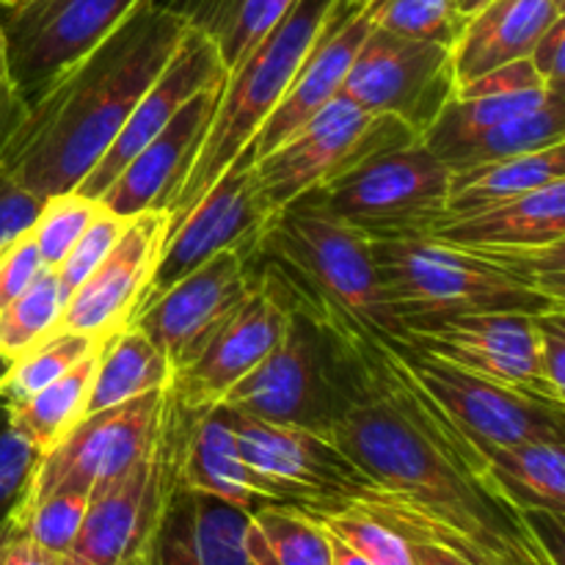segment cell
I'll return each instance as SVG.
<instances>
[{
  "label": "cell",
  "instance_id": "6da1fadb",
  "mask_svg": "<svg viewBox=\"0 0 565 565\" xmlns=\"http://www.w3.org/2000/svg\"><path fill=\"white\" fill-rule=\"evenodd\" d=\"M331 337L342 401L329 439L375 483L348 508L472 565H563L539 522L491 489L472 441L406 373L395 345Z\"/></svg>",
  "mask_w": 565,
  "mask_h": 565
},
{
  "label": "cell",
  "instance_id": "7a4b0ae2",
  "mask_svg": "<svg viewBox=\"0 0 565 565\" xmlns=\"http://www.w3.org/2000/svg\"><path fill=\"white\" fill-rule=\"evenodd\" d=\"M185 31L180 17L141 0L86 61L28 108L0 169L42 199L75 191L108 152Z\"/></svg>",
  "mask_w": 565,
  "mask_h": 565
},
{
  "label": "cell",
  "instance_id": "3957f363",
  "mask_svg": "<svg viewBox=\"0 0 565 565\" xmlns=\"http://www.w3.org/2000/svg\"><path fill=\"white\" fill-rule=\"evenodd\" d=\"M254 265L276 276L287 301L340 340L403 345L397 315L370 243L329 213L318 191L292 199L265 226Z\"/></svg>",
  "mask_w": 565,
  "mask_h": 565
},
{
  "label": "cell",
  "instance_id": "277c9868",
  "mask_svg": "<svg viewBox=\"0 0 565 565\" xmlns=\"http://www.w3.org/2000/svg\"><path fill=\"white\" fill-rule=\"evenodd\" d=\"M334 3L337 0H296L287 14L226 72L224 92L204 136L202 152L171 204V224L180 221L224 174L226 166L248 147L318 42Z\"/></svg>",
  "mask_w": 565,
  "mask_h": 565
},
{
  "label": "cell",
  "instance_id": "5b68a950",
  "mask_svg": "<svg viewBox=\"0 0 565 565\" xmlns=\"http://www.w3.org/2000/svg\"><path fill=\"white\" fill-rule=\"evenodd\" d=\"M370 254L406 329L456 315H541L565 309L478 248L419 237L370 243Z\"/></svg>",
  "mask_w": 565,
  "mask_h": 565
},
{
  "label": "cell",
  "instance_id": "8992f818",
  "mask_svg": "<svg viewBox=\"0 0 565 565\" xmlns=\"http://www.w3.org/2000/svg\"><path fill=\"white\" fill-rule=\"evenodd\" d=\"M423 141L419 132L390 114H367L337 94L285 143L252 166L254 185L270 215L292 199L331 185L364 160Z\"/></svg>",
  "mask_w": 565,
  "mask_h": 565
},
{
  "label": "cell",
  "instance_id": "52a82bcc",
  "mask_svg": "<svg viewBox=\"0 0 565 565\" xmlns=\"http://www.w3.org/2000/svg\"><path fill=\"white\" fill-rule=\"evenodd\" d=\"M450 171L425 147L381 152L345 177L320 188V199L340 224L367 243L430 237L447 215Z\"/></svg>",
  "mask_w": 565,
  "mask_h": 565
},
{
  "label": "cell",
  "instance_id": "ba28073f",
  "mask_svg": "<svg viewBox=\"0 0 565 565\" xmlns=\"http://www.w3.org/2000/svg\"><path fill=\"white\" fill-rule=\"evenodd\" d=\"M340 401V353L334 337L290 303V323L279 345L237 381L221 403L265 423L329 436Z\"/></svg>",
  "mask_w": 565,
  "mask_h": 565
},
{
  "label": "cell",
  "instance_id": "9c48e42d",
  "mask_svg": "<svg viewBox=\"0 0 565 565\" xmlns=\"http://www.w3.org/2000/svg\"><path fill=\"white\" fill-rule=\"evenodd\" d=\"M395 353L406 373L472 445H565V403L483 379L412 345H395Z\"/></svg>",
  "mask_w": 565,
  "mask_h": 565
},
{
  "label": "cell",
  "instance_id": "30bf717a",
  "mask_svg": "<svg viewBox=\"0 0 565 565\" xmlns=\"http://www.w3.org/2000/svg\"><path fill=\"white\" fill-rule=\"evenodd\" d=\"M224 412L243 461L259 475L276 505L307 513L340 511L375 486L329 436L265 423L226 406Z\"/></svg>",
  "mask_w": 565,
  "mask_h": 565
},
{
  "label": "cell",
  "instance_id": "8fae6325",
  "mask_svg": "<svg viewBox=\"0 0 565 565\" xmlns=\"http://www.w3.org/2000/svg\"><path fill=\"white\" fill-rule=\"evenodd\" d=\"M141 0H17L0 31L17 92L31 108L86 61Z\"/></svg>",
  "mask_w": 565,
  "mask_h": 565
},
{
  "label": "cell",
  "instance_id": "7c38bea8",
  "mask_svg": "<svg viewBox=\"0 0 565 565\" xmlns=\"http://www.w3.org/2000/svg\"><path fill=\"white\" fill-rule=\"evenodd\" d=\"M166 412L169 390H152L119 406L86 414L39 458L25 502L53 491H83L88 497L103 491L154 450L163 436Z\"/></svg>",
  "mask_w": 565,
  "mask_h": 565
},
{
  "label": "cell",
  "instance_id": "4fadbf2b",
  "mask_svg": "<svg viewBox=\"0 0 565 565\" xmlns=\"http://www.w3.org/2000/svg\"><path fill=\"white\" fill-rule=\"evenodd\" d=\"M456 88L452 47L373 25L356 50L340 94L367 114L397 116L423 138Z\"/></svg>",
  "mask_w": 565,
  "mask_h": 565
},
{
  "label": "cell",
  "instance_id": "5bb4252c",
  "mask_svg": "<svg viewBox=\"0 0 565 565\" xmlns=\"http://www.w3.org/2000/svg\"><path fill=\"white\" fill-rule=\"evenodd\" d=\"M252 166V158L246 152L237 154L226 166L224 174L191 204V210L169 226L158 268L147 285L138 315L149 303L158 301L182 276L196 270L199 265H204L224 248H237L254 259L259 237L274 215L265 210L263 199H259Z\"/></svg>",
  "mask_w": 565,
  "mask_h": 565
},
{
  "label": "cell",
  "instance_id": "9a60e30c",
  "mask_svg": "<svg viewBox=\"0 0 565 565\" xmlns=\"http://www.w3.org/2000/svg\"><path fill=\"white\" fill-rule=\"evenodd\" d=\"M174 491L166 428L154 450L119 480L88 497V511L58 565H136L152 561V541Z\"/></svg>",
  "mask_w": 565,
  "mask_h": 565
},
{
  "label": "cell",
  "instance_id": "2e32d148",
  "mask_svg": "<svg viewBox=\"0 0 565 565\" xmlns=\"http://www.w3.org/2000/svg\"><path fill=\"white\" fill-rule=\"evenodd\" d=\"M257 279L241 307L204 345V351L174 373L169 397L182 408L215 406L226 392L246 379L285 337L290 323V301L270 270L254 265Z\"/></svg>",
  "mask_w": 565,
  "mask_h": 565
},
{
  "label": "cell",
  "instance_id": "e0dca14e",
  "mask_svg": "<svg viewBox=\"0 0 565 565\" xmlns=\"http://www.w3.org/2000/svg\"><path fill=\"white\" fill-rule=\"evenodd\" d=\"M254 279L257 270L252 257L237 248H224L171 285L132 323L160 348L171 370L180 373L241 307Z\"/></svg>",
  "mask_w": 565,
  "mask_h": 565
},
{
  "label": "cell",
  "instance_id": "ac0fdd59",
  "mask_svg": "<svg viewBox=\"0 0 565 565\" xmlns=\"http://www.w3.org/2000/svg\"><path fill=\"white\" fill-rule=\"evenodd\" d=\"M403 345L434 353L483 379L565 403L541 379L535 315L486 312L423 320L408 326Z\"/></svg>",
  "mask_w": 565,
  "mask_h": 565
},
{
  "label": "cell",
  "instance_id": "d6986e66",
  "mask_svg": "<svg viewBox=\"0 0 565 565\" xmlns=\"http://www.w3.org/2000/svg\"><path fill=\"white\" fill-rule=\"evenodd\" d=\"M169 224V210H143L130 215L108 257L81 281V287H75L58 329L92 340H108L130 326L158 268Z\"/></svg>",
  "mask_w": 565,
  "mask_h": 565
},
{
  "label": "cell",
  "instance_id": "ffe728a7",
  "mask_svg": "<svg viewBox=\"0 0 565 565\" xmlns=\"http://www.w3.org/2000/svg\"><path fill=\"white\" fill-rule=\"evenodd\" d=\"M226 66L221 61L218 50L213 47L204 33L188 28L185 36H182L180 47L174 50L169 64L163 66L158 77H154L152 86L141 94V99L136 103V108L130 110V116L125 119L121 130L116 132L114 143L108 147V152L97 160L92 171L83 177L81 185L75 188L81 196L94 199L99 202V196L105 193V188L121 174L127 163L163 130L171 121V116L188 103L196 92H202L204 86L215 81H224Z\"/></svg>",
  "mask_w": 565,
  "mask_h": 565
},
{
  "label": "cell",
  "instance_id": "44dd1931",
  "mask_svg": "<svg viewBox=\"0 0 565 565\" xmlns=\"http://www.w3.org/2000/svg\"><path fill=\"white\" fill-rule=\"evenodd\" d=\"M224 81H215L193 94L169 125L121 169V174L105 188L99 204L116 215L143 213V210H169L185 182L188 171L202 152L204 136L218 108Z\"/></svg>",
  "mask_w": 565,
  "mask_h": 565
},
{
  "label": "cell",
  "instance_id": "7402d4cb",
  "mask_svg": "<svg viewBox=\"0 0 565 565\" xmlns=\"http://www.w3.org/2000/svg\"><path fill=\"white\" fill-rule=\"evenodd\" d=\"M166 439L174 467V486L188 491L218 497L241 511L270 505V497L259 475L243 461L235 434L221 403L204 408H182L169 397Z\"/></svg>",
  "mask_w": 565,
  "mask_h": 565
},
{
  "label": "cell",
  "instance_id": "603a6c76",
  "mask_svg": "<svg viewBox=\"0 0 565 565\" xmlns=\"http://www.w3.org/2000/svg\"><path fill=\"white\" fill-rule=\"evenodd\" d=\"M370 28H373V22L364 11L353 9L345 0H337L318 42L312 44L303 64L298 66L287 92L281 94L276 108L270 110L263 127L254 132L248 147L243 149L252 158V163L274 152L279 143H285L292 132L301 130L318 110H323L342 92V81H345L348 70L356 58V50L362 47Z\"/></svg>",
  "mask_w": 565,
  "mask_h": 565
},
{
  "label": "cell",
  "instance_id": "cb8c5ba5",
  "mask_svg": "<svg viewBox=\"0 0 565 565\" xmlns=\"http://www.w3.org/2000/svg\"><path fill=\"white\" fill-rule=\"evenodd\" d=\"M246 524L241 508L174 486L152 541V565H252Z\"/></svg>",
  "mask_w": 565,
  "mask_h": 565
},
{
  "label": "cell",
  "instance_id": "d4e9b609",
  "mask_svg": "<svg viewBox=\"0 0 565 565\" xmlns=\"http://www.w3.org/2000/svg\"><path fill=\"white\" fill-rule=\"evenodd\" d=\"M552 94L565 92H550L530 58L511 61L458 86L439 119L423 132V143L436 154L489 127L544 108Z\"/></svg>",
  "mask_w": 565,
  "mask_h": 565
},
{
  "label": "cell",
  "instance_id": "484cf974",
  "mask_svg": "<svg viewBox=\"0 0 565 565\" xmlns=\"http://www.w3.org/2000/svg\"><path fill=\"white\" fill-rule=\"evenodd\" d=\"M565 17V0H489L463 22L452 44L456 83L475 81L511 61L530 58L535 42Z\"/></svg>",
  "mask_w": 565,
  "mask_h": 565
},
{
  "label": "cell",
  "instance_id": "4316f807",
  "mask_svg": "<svg viewBox=\"0 0 565 565\" xmlns=\"http://www.w3.org/2000/svg\"><path fill=\"white\" fill-rule=\"evenodd\" d=\"M430 237L463 248L546 246L565 241V180L480 213L445 218Z\"/></svg>",
  "mask_w": 565,
  "mask_h": 565
},
{
  "label": "cell",
  "instance_id": "83f0119b",
  "mask_svg": "<svg viewBox=\"0 0 565 565\" xmlns=\"http://www.w3.org/2000/svg\"><path fill=\"white\" fill-rule=\"evenodd\" d=\"M491 489L530 519H544L563 530L565 522V445H475Z\"/></svg>",
  "mask_w": 565,
  "mask_h": 565
},
{
  "label": "cell",
  "instance_id": "f1b7e54d",
  "mask_svg": "<svg viewBox=\"0 0 565 565\" xmlns=\"http://www.w3.org/2000/svg\"><path fill=\"white\" fill-rule=\"evenodd\" d=\"M557 180H565V141L539 149V152L450 171L445 218L480 213V210L511 202V199L539 191Z\"/></svg>",
  "mask_w": 565,
  "mask_h": 565
},
{
  "label": "cell",
  "instance_id": "f546056e",
  "mask_svg": "<svg viewBox=\"0 0 565 565\" xmlns=\"http://www.w3.org/2000/svg\"><path fill=\"white\" fill-rule=\"evenodd\" d=\"M171 379L174 370L160 348L136 323L125 326L99 345L86 414L119 406L152 390H169Z\"/></svg>",
  "mask_w": 565,
  "mask_h": 565
},
{
  "label": "cell",
  "instance_id": "4dcf8cb0",
  "mask_svg": "<svg viewBox=\"0 0 565 565\" xmlns=\"http://www.w3.org/2000/svg\"><path fill=\"white\" fill-rule=\"evenodd\" d=\"M188 28L204 33L226 72L287 14L296 0H154Z\"/></svg>",
  "mask_w": 565,
  "mask_h": 565
},
{
  "label": "cell",
  "instance_id": "1f68e13d",
  "mask_svg": "<svg viewBox=\"0 0 565 565\" xmlns=\"http://www.w3.org/2000/svg\"><path fill=\"white\" fill-rule=\"evenodd\" d=\"M565 141V94H552L544 108L516 116L511 121L489 127L478 136L458 141L436 152L447 171H463L472 166L494 163V160L516 158V154L539 152Z\"/></svg>",
  "mask_w": 565,
  "mask_h": 565
},
{
  "label": "cell",
  "instance_id": "d6a6232c",
  "mask_svg": "<svg viewBox=\"0 0 565 565\" xmlns=\"http://www.w3.org/2000/svg\"><path fill=\"white\" fill-rule=\"evenodd\" d=\"M103 345V342H99ZM99 345L86 359L66 370L61 379L39 390L28 401L9 408V419L22 439L31 441L39 452H50L83 417H86L88 392L97 370Z\"/></svg>",
  "mask_w": 565,
  "mask_h": 565
},
{
  "label": "cell",
  "instance_id": "836d02e7",
  "mask_svg": "<svg viewBox=\"0 0 565 565\" xmlns=\"http://www.w3.org/2000/svg\"><path fill=\"white\" fill-rule=\"evenodd\" d=\"M243 544L252 565H331V535L309 513L290 505L254 508Z\"/></svg>",
  "mask_w": 565,
  "mask_h": 565
},
{
  "label": "cell",
  "instance_id": "e575fe53",
  "mask_svg": "<svg viewBox=\"0 0 565 565\" xmlns=\"http://www.w3.org/2000/svg\"><path fill=\"white\" fill-rule=\"evenodd\" d=\"M99 342L103 340L55 329L53 334H47L17 359L6 362V367L0 370V403L11 408L28 401L39 390L61 379L66 370L75 367L81 359H86Z\"/></svg>",
  "mask_w": 565,
  "mask_h": 565
},
{
  "label": "cell",
  "instance_id": "d590c367",
  "mask_svg": "<svg viewBox=\"0 0 565 565\" xmlns=\"http://www.w3.org/2000/svg\"><path fill=\"white\" fill-rule=\"evenodd\" d=\"M66 301L70 292L61 285L58 270L44 265L31 287L0 312V362H11L39 340L53 334Z\"/></svg>",
  "mask_w": 565,
  "mask_h": 565
},
{
  "label": "cell",
  "instance_id": "8d00e7d4",
  "mask_svg": "<svg viewBox=\"0 0 565 565\" xmlns=\"http://www.w3.org/2000/svg\"><path fill=\"white\" fill-rule=\"evenodd\" d=\"M364 14L384 31L406 39H423L452 47L461 36L467 17L458 11L456 0H379Z\"/></svg>",
  "mask_w": 565,
  "mask_h": 565
},
{
  "label": "cell",
  "instance_id": "74e56055",
  "mask_svg": "<svg viewBox=\"0 0 565 565\" xmlns=\"http://www.w3.org/2000/svg\"><path fill=\"white\" fill-rule=\"evenodd\" d=\"M86 511L88 494H83V491H53V494L25 502L14 513L11 522L28 539H33L39 546H44V550L61 557L70 550L72 541H75Z\"/></svg>",
  "mask_w": 565,
  "mask_h": 565
},
{
  "label": "cell",
  "instance_id": "f35d334b",
  "mask_svg": "<svg viewBox=\"0 0 565 565\" xmlns=\"http://www.w3.org/2000/svg\"><path fill=\"white\" fill-rule=\"evenodd\" d=\"M99 213V202L81 196L77 191L55 193L42 204L36 224L31 226L33 243L39 248V257L47 268H58L77 237L83 235L94 215Z\"/></svg>",
  "mask_w": 565,
  "mask_h": 565
},
{
  "label": "cell",
  "instance_id": "ab89813d",
  "mask_svg": "<svg viewBox=\"0 0 565 565\" xmlns=\"http://www.w3.org/2000/svg\"><path fill=\"white\" fill-rule=\"evenodd\" d=\"M307 513V511H303ZM315 522L323 524L334 539H340L342 544L351 546L353 552L364 557L373 565H414L412 555H408V546L395 530H390L386 524L375 522L367 513L356 511V508H340V511H320L309 513Z\"/></svg>",
  "mask_w": 565,
  "mask_h": 565
},
{
  "label": "cell",
  "instance_id": "60d3db41",
  "mask_svg": "<svg viewBox=\"0 0 565 565\" xmlns=\"http://www.w3.org/2000/svg\"><path fill=\"white\" fill-rule=\"evenodd\" d=\"M39 458L42 452L17 434L9 408L0 403V527H6L25 502Z\"/></svg>",
  "mask_w": 565,
  "mask_h": 565
},
{
  "label": "cell",
  "instance_id": "b9f144b4",
  "mask_svg": "<svg viewBox=\"0 0 565 565\" xmlns=\"http://www.w3.org/2000/svg\"><path fill=\"white\" fill-rule=\"evenodd\" d=\"M125 224V215L110 213L108 207L99 204V213L94 215L92 224L83 230V235L77 237L75 246L66 252V257L61 259V265L55 268L58 270L61 285H64V290L70 292V296L75 292V287H81V281L108 257V252L114 248L116 237L121 235Z\"/></svg>",
  "mask_w": 565,
  "mask_h": 565
},
{
  "label": "cell",
  "instance_id": "7bdbcfd3",
  "mask_svg": "<svg viewBox=\"0 0 565 565\" xmlns=\"http://www.w3.org/2000/svg\"><path fill=\"white\" fill-rule=\"evenodd\" d=\"M42 268L44 263L31 232L0 246V312L31 287Z\"/></svg>",
  "mask_w": 565,
  "mask_h": 565
},
{
  "label": "cell",
  "instance_id": "ee69618b",
  "mask_svg": "<svg viewBox=\"0 0 565 565\" xmlns=\"http://www.w3.org/2000/svg\"><path fill=\"white\" fill-rule=\"evenodd\" d=\"M44 199L22 188L6 169H0V246L31 232L42 213Z\"/></svg>",
  "mask_w": 565,
  "mask_h": 565
},
{
  "label": "cell",
  "instance_id": "f6af8a7d",
  "mask_svg": "<svg viewBox=\"0 0 565 565\" xmlns=\"http://www.w3.org/2000/svg\"><path fill=\"white\" fill-rule=\"evenodd\" d=\"M539 370L552 392L565 401V309L535 315Z\"/></svg>",
  "mask_w": 565,
  "mask_h": 565
},
{
  "label": "cell",
  "instance_id": "bcb514c9",
  "mask_svg": "<svg viewBox=\"0 0 565 565\" xmlns=\"http://www.w3.org/2000/svg\"><path fill=\"white\" fill-rule=\"evenodd\" d=\"M530 64L550 92H565V17L535 42Z\"/></svg>",
  "mask_w": 565,
  "mask_h": 565
},
{
  "label": "cell",
  "instance_id": "7dc6e473",
  "mask_svg": "<svg viewBox=\"0 0 565 565\" xmlns=\"http://www.w3.org/2000/svg\"><path fill=\"white\" fill-rule=\"evenodd\" d=\"M28 116V103L17 92L14 81H11L9 61H6V39L0 31V158H3L6 147L11 138L17 136L20 125Z\"/></svg>",
  "mask_w": 565,
  "mask_h": 565
},
{
  "label": "cell",
  "instance_id": "c3c4849f",
  "mask_svg": "<svg viewBox=\"0 0 565 565\" xmlns=\"http://www.w3.org/2000/svg\"><path fill=\"white\" fill-rule=\"evenodd\" d=\"M61 557L28 539L14 522H9L0 535V565H58Z\"/></svg>",
  "mask_w": 565,
  "mask_h": 565
},
{
  "label": "cell",
  "instance_id": "681fc988",
  "mask_svg": "<svg viewBox=\"0 0 565 565\" xmlns=\"http://www.w3.org/2000/svg\"><path fill=\"white\" fill-rule=\"evenodd\" d=\"M408 546V555H412L414 565H472L469 561H463L461 555H456L447 546L436 544V541L425 539L419 533H408V530H395Z\"/></svg>",
  "mask_w": 565,
  "mask_h": 565
},
{
  "label": "cell",
  "instance_id": "f907efd6",
  "mask_svg": "<svg viewBox=\"0 0 565 565\" xmlns=\"http://www.w3.org/2000/svg\"><path fill=\"white\" fill-rule=\"evenodd\" d=\"M326 533H329V530H326ZM331 565H373V563H367L359 552H353L351 546L342 544L340 539L331 535Z\"/></svg>",
  "mask_w": 565,
  "mask_h": 565
},
{
  "label": "cell",
  "instance_id": "816d5d0a",
  "mask_svg": "<svg viewBox=\"0 0 565 565\" xmlns=\"http://www.w3.org/2000/svg\"><path fill=\"white\" fill-rule=\"evenodd\" d=\"M486 3H489V0H456L458 11H461L463 17H472L475 11H478L480 6H486Z\"/></svg>",
  "mask_w": 565,
  "mask_h": 565
},
{
  "label": "cell",
  "instance_id": "f5cc1de1",
  "mask_svg": "<svg viewBox=\"0 0 565 565\" xmlns=\"http://www.w3.org/2000/svg\"><path fill=\"white\" fill-rule=\"evenodd\" d=\"M348 6H353V9H359V11H364L367 9V6H373V3H379V0H345Z\"/></svg>",
  "mask_w": 565,
  "mask_h": 565
},
{
  "label": "cell",
  "instance_id": "db71d44e",
  "mask_svg": "<svg viewBox=\"0 0 565 565\" xmlns=\"http://www.w3.org/2000/svg\"><path fill=\"white\" fill-rule=\"evenodd\" d=\"M11 3H17V0H0V6H11Z\"/></svg>",
  "mask_w": 565,
  "mask_h": 565
},
{
  "label": "cell",
  "instance_id": "11a10c76",
  "mask_svg": "<svg viewBox=\"0 0 565 565\" xmlns=\"http://www.w3.org/2000/svg\"><path fill=\"white\" fill-rule=\"evenodd\" d=\"M136 565H152V561H143V563H136Z\"/></svg>",
  "mask_w": 565,
  "mask_h": 565
},
{
  "label": "cell",
  "instance_id": "9f6ffc18",
  "mask_svg": "<svg viewBox=\"0 0 565 565\" xmlns=\"http://www.w3.org/2000/svg\"><path fill=\"white\" fill-rule=\"evenodd\" d=\"M3 367H6V364H3V362H0V370H3Z\"/></svg>",
  "mask_w": 565,
  "mask_h": 565
},
{
  "label": "cell",
  "instance_id": "6f0895ef",
  "mask_svg": "<svg viewBox=\"0 0 565 565\" xmlns=\"http://www.w3.org/2000/svg\"><path fill=\"white\" fill-rule=\"evenodd\" d=\"M0 535H3V527H0Z\"/></svg>",
  "mask_w": 565,
  "mask_h": 565
}]
</instances>
